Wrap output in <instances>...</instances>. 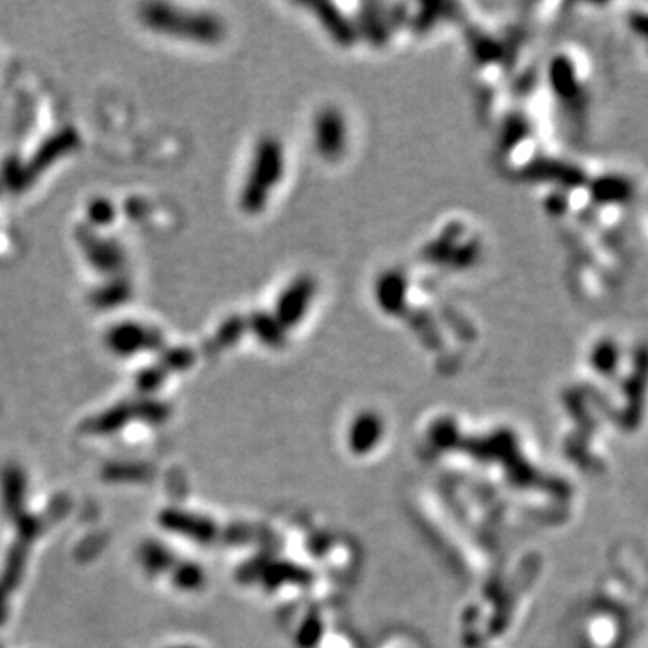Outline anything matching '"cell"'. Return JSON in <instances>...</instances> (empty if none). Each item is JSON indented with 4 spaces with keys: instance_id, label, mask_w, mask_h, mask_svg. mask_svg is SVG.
Listing matches in <instances>:
<instances>
[{
    "instance_id": "obj_5",
    "label": "cell",
    "mask_w": 648,
    "mask_h": 648,
    "mask_svg": "<svg viewBox=\"0 0 648 648\" xmlns=\"http://www.w3.org/2000/svg\"><path fill=\"white\" fill-rule=\"evenodd\" d=\"M3 486H4V507L6 508H17L22 505L24 489H26V477L24 472L17 466L8 468L3 473Z\"/></svg>"
},
{
    "instance_id": "obj_7",
    "label": "cell",
    "mask_w": 648,
    "mask_h": 648,
    "mask_svg": "<svg viewBox=\"0 0 648 648\" xmlns=\"http://www.w3.org/2000/svg\"><path fill=\"white\" fill-rule=\"evenodd\" d=\"M200 576L199 571L192 566V564H184V566H177L175 573H174V582L183 587V589H192L199 584Z\"/></svg>"
},
{
    "instance_id": "obj_2",
    "label": "cell",
    "mask_w": 648,
    "mask_h": 648,
    "mask_svg": "<svg viewBox=\"0 0 648 648\" xmlns=\"http://www.w3.org/2000/svg\"><path fill=\"white\" fill-rule=\"evenodd\" d=\"M311 295H313V283L310 277H301L294 281L279 297L276 310L277 322H283L286 327H294V324L301 319V315L306 311Z\"/></svg>"
},
{
    "instance_id": "obj_6",
    "label": "cell",
    "mask_w": 648,
    "mask_h": 648,
    "mask_svg": "<svg viewBox=\"0 0 648 648\" xmlns=\"http://www.w3.org/2000/svg\"><path fill=\"white\" fill-rule=\"evenodd\" d=\"M402 288L405 290V285L402 283V279L395 274L388 276L386 281L380 285V303L388 308V310H393V304H395V297L398 295V299L402 297Z\"/></svg>"
},
{
    "instance_id": "obj_1",
    "label": "cell",
    "mask_w": 648,
    "mask_h": 648,
    "mask_svg": "<svg viewBox=\"0 0 648 648\" xmlns=\"http://www.w3.org/2000/svg\"><path fill=\"white\" fill-rule=\"evenodd\" d=\"M283 175V151L277 141H263L254 157L251 179L243 193V206L249 211H258L265 206L270 186H276Z\"/></svg>"
},
{
    "instance_id": "obj_3",
    "label": "cell",
    "mask_w": 648,
    "mask_h": 648,
    "mask_svg": "<svg viewBox=\"0 0 648 648\" xmlns=\"http://www.w3.org/2000/svg\"><path fill=\"white\" fill-rule=\"evenodd\" d=\"M315 142L324 155H337L345 146V121L337 110H324L315 121Z\"/></svg>"
},
{
    "instance_id": "obj_4",
    "label": "cell",
    "mask_w": 648,
    "mask_h": 648,
    "mask_svg": "<svg viewBox=\"0 0 648 648\" xmlns=\"http://www.w3.org/2000/svg\"><path fill=\"white\" fill-rule=\"evenodd\" d=\"M139 562L148 573H162L174 566V557L166 546L149 541L141 546Z\"/></svg>"
}]
</instances>
